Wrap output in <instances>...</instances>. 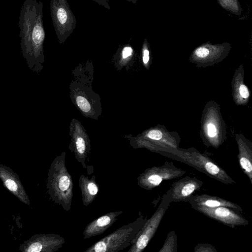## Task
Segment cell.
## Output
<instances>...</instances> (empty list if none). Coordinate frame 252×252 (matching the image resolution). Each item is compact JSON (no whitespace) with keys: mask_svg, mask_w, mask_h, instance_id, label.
<instances>
[{"mask_svg":"<svg viewBox=\"0 0 252 252\" xmlns=\"http://www.w3.org/2000/svg\"><path fill=\"white\" fill-rule=\"evenodd\" d=\"M64 238L54 233L39 234L32 236L21 244L19 250L23 252H55L64 244Z\"/></svg>","mask_w":252,"mask_h":252,"instance_id":"13","label":"cell"},{"mask_svg":"<svg viewBox=\"0 0 252 252\" xmlns=\"http://www.w3.org/2000/svg\"><path fill=\"white\" fill-rule=\"evenodd\" d=\"M243 65H240L235 71L231 81L232 96L237 105H246L249 100L250 92L244 83Z\"/></svg>","mask_w":252,"mask_h":252,"instance_id":"20","label":"cell"},{"mask_svg":"<svg viewBox=\"0 0 252 252\" xmlns=\"http://www.w3.org/2000/svg\"><path fill=\"white\" fill-rule=\"evenodd\" d=\"M66 153L63 152L52 162L47 174L46 188L50 200L63 210H70L73 196V182L65 164Z\"/></svg>","mask_w":252,"mask_h":252,"instance_id":"2","label":"cell"},{"mask_svg":"<svg viewBox=\"0 0 252 252\" xmlns=\"http://www.w3.org/2000/svg\"><path fill=\"white\" fill-rule=\"evenodd\" d=\"M43 6L40 1L25 0L21 7L18 22L23 56L29 68L37 73L42 70L44 62L45 32Z\"/></svg>","mask_w":252,"mask_h":252,"instance_id":"1","label":"cell"},{"mask_svg":"<svg viewBox=\"0 0 252 252\" xmlns=\"http://www.w3.org/2000/svg\"><path fill=\"white\" fill-rule=\"evenodd\" d=\"M142 59L143 65L148 69L150 64V48L146 38L145 39L142 47Z\"/></svg>","mask_w":252,"mask_h":252,"instance_id":"25","label":"cell"},{"mask_svg":"<svg viewBox=\"0 0 252 252\" xmlns=\"http://www.w3.org/2000/svg\"><path fill=\"white\" fill-rule=\"evenodd\" d=\"M235 138L240 166L252 184V142L241 133L236 134Z\"/></svg>","mask_w":252,"mask_h":252,"instance_id":"18","label":"cell"},{"mask_svg":"<svg viewBox=\"0 0 252 252\" xmlns=\"http://www.w3.org/2000/svg\"><path fill=\"white\" fill-rule=\"evenodd\" d=\"M78 183L83 204L87 207L95 200L99 192L96 177L93 175L89 178L82 174L79 178Z\"/></svg>","mask_w":252,"mask_h":252,"instance_id":"21","label":"cell"},{"mask_svg":"<svg viewBox=\"0 0 252 252\" xmlns=\"http://www.w3.org/2000/svg\"><path fill=\"white\" fill-rule=\"evenodd\" d=\"M77 75L69 86L70 98L84 116L96 120L101 113L100 98L93 91L89 78Z\"/></svg>","mask_w":252,"mask_h":252,"instance_id":"7","label":"cell"},{"mask_svg":"<svg viewBox=\"0 0 252 252\" xmlns=\"http://www.w3.org/2000/svg\"><path fill=\"white\" fill-rule=\"evenodd\" d=\"M118 58H119L118 63L120 65H124L130 61L134 55V51L132 47L129 45H126L118 51Z\"/></svg>","mask_w":252,"mask_h":252,"instance_id":"23","label":"cell"},{"mask_svg":"<svg viewBox=\"0 0 252 252\" xmlns=\"http://www.w3.org/2000/svg\"><path fill=\"white\" fill-rule=\"evenodd\" d=\"M147 219L141 214L133 221L123 225L88 248L85 252H118L131 245Z\"/></svg>","mask_w":252,"mask_h":252,"instance_id":"6","label":"cell"},{"mask_svg":"<svg viewBox=\"0 0 252 252\" xmlns=\"http://www.w3.org/2000/svg\"><path fill=\"white\" fill-rule=\"evenodd\" d=\"M0 179L3 186L22 202L29 205L30 201L19 176L9 167L0 164Z\"/></svg>","mask_w":252,"mask_h":252,"instance_id":"16","label":"cell"},{"mask_svg":"<svg viewBox=\"0 0 252 252\" xmlns=\"http://www.w3.org/2000/svg\"><path fill=\"white\" fill-rule=\"evenodd\" d=\"M123 211H114L107 213L94 220L85 227L83 232L84 239L98 236L104 233L118 220Z\"/></svg>","mask_w":252,"mask_h":252,"instance_id":"17","label":"cell"},{"mask_svg":"<svg viewBox=\"0 0 252 252\" xmlns=\"http://www.w3.org/2000/svg\"><path fill=\"white\" fill-rule=\"evenodd\" d=\"M185 173V170L176 167L172 162H166L162 165L145 169L137 177V185L144 189L150 190L162 181L180 177Z\"/></svg>","mask_w":252,"mask_h":252,"instance_id":"10","label":"cell"},{"mask_svg":"<svg viewBox=\"0 0 252 252\" xmlns=\"http://www.w3.org/2000/svg\"><path fill=\"white\" fill-rule=\"evenodd\" d=\"M130 145L134 149L145 148L157 153L158 151L177 149L181 137L176 132L169 131L160 125L151 127L135 136H126Z\"/></svg>","mask_w":252,"mask_h":252,"instance_id":"4","label":"cell"},{"mask_svg":"<svg viewBox=\"0 0 252 252\" xmlns=\"http://www.w3.org/2000/svg\"><path fill=\"white\" fill-rule=\"evenodd\" d=\"M191 206H201L209 208L226 207L239 213L243 211L239 205L222 198L206 194L192 195L188 201Z\"/></svg>","mask_w":252,"mask_h":252,"instance_id":"19","label":"cell"},{"mask_svg":"<svg viewBox=\"0 0 252 252\" xmlns=\"http://www.w3.org/2000/svg\"><path fill=\"white\" fill-rule=\"evenodd\" d=\"M126 1H128V2H130L131 3H132L133 4H136L137 3V0H126Z\"/></svg>","mask_w":252,"mask_h":252,"instance_id":"28","label":"cell"},{"mask_svg":"<svg viewBox=\"0 0 252 252\" xmlns=\"http://www.w3.org/2000/svg\"><path fill=\"white\" fill-rule=\"evenodd\" d=\"M157 153L185 163L223 184H236V182L224 169L217 165L209 157L200 153L194 148L187 149L178 148L158 151Z\"/></svg>","mask_w":252,"mask_h":252,"instance_id":"3","label":"cell"},{"mask_svg":"<svg viewBox=\"0 0 252 252\" xmlns=\"http://www.w3.org/2000/svg\"><path fill=\"white\" fill-rule=\"evenodd\" d=\"M53 25L60 44H63L76 28L77 20L67 0H51Z\"/></svg>","mask_w":252,"mask_h":252,"instance_id":"8","label":"cell"},{"mask_svg":"<svg viewBox=\"0 0 252 252\" xmlns=\"http://www.w3.org/2000/svg\"><path fill=\"white\" fill-rule=\"evenodd\" d=\"M219 4L226 10L237 15H240L241 6L238 0H217Z\"/></svg>","mask_w":252,"mask_h":252,"instance_id":"24","label":"cell"},{"mask_svg":"<svg viewBox=\"0 0 252 252\" xmlns=\"http://www.w3.org/2000/svg\"><path fill=\"white\" fill-rule=\"evenodd\" d=\"M170 203L168 197L165 193L164 194L156 211L146 220L132 240L128 252H142L144 251L158 230Z\"/></svg>","mask_w":252,"mask_h":252,"instance_id":"9","label":"cell"},{"mask_svg":"<svg viewBox=\"0 0 252 252\" xmlns=\"http://www.w3.org/2000/svg\"><path fill=\"white\" fill-rule=\"evenodd\" d=\"M97 4H98L100 5H101L103 7H104L105 8L107 9L108 10L110 9L111 7L109 5V0H92Z\"/></svg>","mask_w":252,"mask_h":252,"instance_id":"27","label":"cell"},{"mask_svg":"<svg viewBox=\"0 0 252 252\" xmlns=\"http://www.w3.org/2000/svg\"><path fill=\"white\" fill-rule=\"evenodd\" d=\"M203 184L198 179L187 176L174 182L165 194L170 203L188 202L194 192L200 190Z\"/></svg>","mask_w":252,"mask_h":252,"instance_id":"15","label":"cell"},{"mask_svg":"<svg viewBox=\"0 0 252 252\" xmlns=\"http://www.w3.org/2000/svg\"><path fill=\"white\" fill-rule=\"evenodd\" d=\"M177 237L174 231H170L158 252H177Z\"/></svg>","mask_w":252,"mask_h":252,"instance_id":"22","label":"cell"},{"mask_svg":"<svg viewBox=\"0 0 252 252\" xmlns=\"http://www.w3.org/2000/svg\"><path fill=\"white\" fill-rule=\"evenodd\" d=\"M191 207L206 216L232 228H235L237 226L247 225L249 223V221L241 215V213L226 207Z\"/></svg>","mask_w":252,"mask_h":252,"instance_id":"14","label":"cell"},{"mask_svg":"<svg viewBox=\"0 0 252 252\" xmlns=\"http://www.w3.org/2000/svg\"><path fill=\"white\" fill-rule=\"evenodd\" d=\"M200 124V136L204 145L217 149L223 144L226 137V126L217 102L214 100L207 102Z\"/></svg>","mask_w":252,"mask_h":252,"instance_id":"5","label":"cell"},{"mask_svg":"<svg viewBox=\"0 0 252 252\" xmlns=\"http://www.w3.org/2000/svg\"><path fill=\"white\" fill-rule=\"evenodd\" d=\"M231 48V46L228 42L212 44L208 42L192 51L189 61L198 67L214 65L228 56Z\"/></svg>","mask_w":252,"mask_h":252,"instance_id":"11","label":"cell"},{"mask_svg":"<svg viewBox=\"0 0 252 252\" xmlns=\"http://www.w3.org/2000/svg\"><path fill=\"white\" fill-rule=\"evenodd\" d=\"M69 129L70 141L68 148L83 168L88 169L86 160L88 159L91 150L89 136L84 126L77 120H72Z\"/></svg>","mask_w":252,"mask_h":252,"instance_id":"12","label":"cell"},{"mask_svg":"<svg viewBox=\"0 0 252 252\" xmlns=\"http://www.w3.org/2000/svg\"><path fill=\"white\" fill-rule=\"evenodd\" d=\"M195 252H216L217 251L216 248L212 245L209 244H198L194 249Z\"/></svg>","mask_w":252,"mask_h":252,"instance_id":"26","label":"cell"}]
</instances>
